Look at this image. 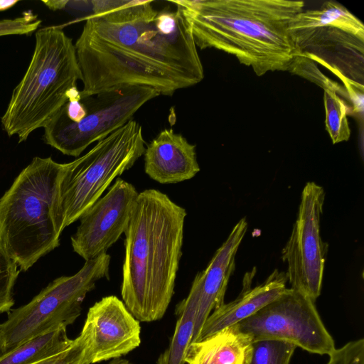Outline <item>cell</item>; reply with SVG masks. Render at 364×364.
Returning <instances> with one entry per match:
<instances>
[{
    "label": "cell",
    "instance_id": "cell-1",
    "mask_svg": "<svg viewBox=\"0 0 364 364\" xmlns=\"http://www.w3.org/2000/svg\"><path fill=\"white\" fill-rule=\"evenodd\" d=\"M90 3L92 12L75 43L81 98L126 86L171 96L203 80V67L180 6L157 11L153 1Z\"/></svg>",
    "mask_w": 364,
    "mask_h": 364
},
{
    "label": "cell",
    "instance_id": "cell-2",
    "mask_svg": "<svg viewBox=\"0 0 364 364\" xmlns=\"http://www.w3.org/2000/svg\"><path fill=\"white\" fill-rule=\"evenodd\" d=\"M189 23L196 47L234 55L262 76L288 71L298 51L289 33L304 2L289 0H173Z\"/></svg>",
    "mask_w": 364,
    "mask_h": 364
},
{
    "label": "cell",
    "instance_id": "cell-3",
    "mask_svg": "<svg viewBox=\"0 0 364 364\" xmlns=\"http://www.w3.org/2000/svg\"><path fill=\"white\" fill-rule=\"evenodd\" d=\"M187 213L156 189L139 193L124 231L121 294L139 321L165 314L174 294Z\"/></svg>",
    "mask_w": 364,
    "mask_h": 364
},
{
    "label": "cell",
    "instance_id": "cell-4",
    "mask_svg": "<svg viewBox=\"0 0 364 364\" xmlns=\"http://www.w3.org/2000/svg\"><path fill=\"white\" fill-rule=\"evenodd\" d=\"M65 166L34 157L0 198V238L20 271L60 245L58 187Z\"/></svg>",
    "mask_w": 364,
    "mask_h": 364
},
{
    "label": "cell",
    "instance_id": "cell-5",
    "mask_svg": "<svg viewBox=\"0 0 364 364\" xmlns=\"http://www.w3.org/2000/svg\"><path fill=\"white\" fill-rule=\"evenodd\" d=\"M28 67L13 90L1 118L9 136L26 141L43 127L68 102L71 88L81 80L75 44L60 26L38 29Z\"/></svg>",
    "mask_w": 364,
    "mask_h": 364
},
{
    "label": "cell",
    "instance_id": "cell-6",
    "mask_svg": "<svg viewBox=\"0 0 364 364\" xmlns=\"http://www.w3.org/2000/svg\"><path fill=\"white\" fill-rule=\"evenodd\" d=\"M142 127L132 119L87 153L66 163L59 182L58 214L63 230L79 220L112 181L144 154Z\"/></svg>",
    "mask_w": 364,
    "mask_h": 364
},
{
    "label": "cell",
    "instance_id": "cell-7",
    "mask_svg": "<svg viewBox=\"0 0 364 364\" xmlns=\"http://www.w3.org/2000/svg\"><path fill=\"white\" fill-rule=\"evenodd\" d=\"M110 260L107 252L87 260L76 274L56 278L28 304L11 309L7 319L0 323V354L35 336L73 323L80 315L87 294L97 281L109 279Z\"/></svg>",
    "mask_w": 364,
    "mask_h": 364
},
{
    "label": "cell",
    "instance_id": "cell-8",
    "mask_svg": "<svg viewBox=\"0 0 364 364\" xmlns=\"http://www.w3.org/2000/svg\"><path fill=\"white\" fill-rule=\"evenodd\" d=\"M159 95L149 87L126 86L81 98L85 117L73 122L62 107L43 127V140L63 154L77 157L91 144L133 119L144 104Z\"/></svg>",
    "mask_w": 364,
    "mask_h": 364
},
{
    "label": "cell",
    "instance_id": "cell-9",
    "mask_svg": "<svg viewBox=\"0 0 364 364\" xmlns=\"http://www.w3.org/2000/svg\"><path fill=\"white\" fill-rule=\"evenodd\" d=\"M234 326L253 341H284L319 355H329L336 349L314 301L292 288H287L275 299Z\"/></svg>",
    "mask_w": 364,
    "mask_h": 364
},
{
    "label": "cell",
    "instance_id": "cell-10",
    "mask_svg": "<svg viewBox=\"0 0 364 364\" xmlns=\"http://www.w3.org/2000/svg\"><path fill=\"white\" fill-rule=\"evenodd\" d=\"M325 199L323 188L308 182L301 193L298 215L282 250L291 288L313 301L320 296L328 244L320 235V218Z\"/></svg>",
    "mask_w": 364,
    "mask_h": 364
},
{
    "label": "cell",
    "instance_id": "cell-11",
    "mask_svg": "<svg viewBox=\"0 0 364 364\" xmlns=\"http://www.w3.org/2000/svg\"><path fill=\"white\" fill-rule=\"evenodd\" d=\"M138 194L132 183L117 178L79 218L80 225L70 237L74 252L85 261L106 253L124 233Z\"/></svg>",
    "mask_w": 364,
    "mask_h": 364
},
{
    "label": "cell",
    "instance_id": "cell-12",
    "mask_svg": "<svg viewBox=\"0 0 364 364\" xmlns=\"http://www.w3.org/2000/svg\"><path fill=\"white\" fill-rule=\"evenodd\" d=\"M289 33L301 54L363 85L364 38L331 26Z\"/></svg>",
    "mask_w": 364,
    "mask_h": 364
},
{
    "label": "cell",
    "instance_id": "cell-13",
    "mask_svg": "<svg viewBox=\"0 0 364 364\" xmlns=\"http://www.w3.org/2000/svg\"><path fill=\"white\" fill-rule=\"evenodd\" d=\"M85 323L91 333L92 363L121 358L141 343L139 321L115 296L91 306Z\"/></svg>",
    "mask_w": 364,
    "mask_h": 364
},
{
    "label": "cell",
    "instance_id": "cell-14",
    "mask_svg": "<svg viewBox=\"0 0 364 364\" xmlns=\"http://www.w3.org/2000/svg\"><path fill=\"white\" fill-rule=\"evenodd\" d=\"M247 230L245 218L233 227L205 269L195 277L190 292L198 301L192 342L197 338L209 315L224 304L225 294L235 267V255Z\"/></svg>",
    "mask_w": 364,
    "mask_h": 364
},
{
    "label": "cell",
    "instance_id": "cell-15",
    "mask_svg": "<svg viewBox=\"0 0 364 364\" xmlns=\"http://www.w3.org/2000/svg\"><path fill=\"white\" fill-rule=\"evenodd\" d=\"M144 156L145 173L162 184L191 179L200 171L196 145L172 129L160 132L146 145Z\"/></svg>",
    "mask_w": 364,
    "mask_h": 364
},
{
    "label": "cell",
    "instance_id": "cell-16",
    "mask_svg": "<svg viewBox=\"0 0 364 364\" xmlns=\"http://www.w3.org/2000/svg\"><path fill=\"white\" fill-rule=\"evenodd\" d=\"M255 274V268L245 274L239 296L228 304L224 303L209 315L194 342L202 341L251 316L287 289L288 279L284 272L275 269L264 282L252 288Z\"/></svg>",
    "mask_w": 364,
    "mask_h": 364
},
{
    "label": "cell",
    "instance_id": "cell-17",
    "mask_svg": "<svg viewBox=\"0 0 364 364\" xmlns=\"http://www.w3.org/2000/svg\"><path fill=\"white\" fill-rule=\"evenodd\" d=\"M252 338L234 325L210 336L191 343L185 357L186 364H248Z\"/></svg>",
    "mask_w": 364,
    "mask_h": 364
},
{
    "label": "cell",
    "instance_id": "cell-18",
    "mask_svg": "<svg viewBox=\"0 0 364 364\" xmlns=\"http://www.w3.org/2000/svg\"><path fill=\"white\" fill-rule=\"evenodd\" d=\"M66 328L60 326L49 331L0 354V364H33L60 353L73 342Z\"/></svg>",
    "mask_w": 364,
    "mask_h": 364
},
{
    "label": "cell",
    "instance_id": "cell-19",
    "mask_svg": "<svg viewBox=\"0 0 364 364\" xmlns=\"http://www.w3.org/2000/svg\"><path fill=\"white\" fill-rule=\"evenodd\" d=\"M331 26L364 38L363 23L343 5L326 1L319 9L302 11L291 21L289 31Z\"/></svg>",
    "mask_w": 364,
    "mask_h": 364
},
{
    "label": "cell",
    "instance_id": "cell-20",
    "mask_svg": "<svg viewBox=\"0 0 364 364\" xmlns=\"http://www.w3.org/2000/svg\"><path fill=\"white\" fill-rule=\"evenodd\" d=\"M198 301L189 291L176 307L177 316L175 330L170 343L161 353L156 364H185V357L194 333Z\"/></svg>",
    "mask_w": 364,
    "mask_h": 364
},
{
    "label": "cell",
    "instance_id": "cell-21",
    "mask_svg": "<svg viewBox=\"0 0 364 364\" xmlns=\"http://www.w3.org/2000/svg\"><path fill=\"white\" fill-rule=\"evenodd\" d=\"M323 91L326 130L333 144L348 141L350 136V129L347 117L346 103L336 91Z\"/></svg>",
    "mask_w": 364,
    "mask_h": 364
},
{
    "label": "cell",
    "instance_id": "cell-22",
    "mask_svg": "<svg viewBox=\"0 0 364 364\" xmlns=\"http://www.w3.org/2000/svg\"><path fill=\"white\" fill-rule=\"evenodd\" d=\"M248 364H289L296 346L275 339L254 341Z\"/></svg>",
    "mask_w": 364,
    "mask_h": 364
},
{
    "label": "cell",
    "instance_id": "cell-23",
    "mask_svg": "<svg viewBox=\"0 0 364 364\" xmlns=\"http://www.w3.org/2000/svg\"><path fill=\"white\" fill-rule=\"evenodd\" d=\"M33 364H92L91 333L84 323L79 336L60 353Z\"/></svg>",
    "mask_w": 364,
    "mask_h": 364
},
{
    "label": "cell",
    "instance_id": "cell-24",
    "mask_svg": "<svg viewBox=\"0 0 364 364\" xmlns=\"http://www.w3.org/2000/svg\"><path fill=\"white\" fill-rule=\"evenodd\" d=\"M0 238V314L9 313L14 305L13 290L20 270Z\"/></svg>",
    "mask_w": 364,
    "mask_h": 364
},
{
    "label": "cell",
    "instance_id": "cell-25",
    "mask_svg": "<svg viewBox=\"0 0 364 364\" xmlns=\"http://www.w3.org/2000/svg\"><path fill=\"white\" fill-rule=\"evenodd\" d=\"M289 72L299 75L321 87L324 90H332L338 94L348 97L346 90L336 82L324 75L316 66L315 62L302 54L296 55L292 60Z\"/></svg>",
    "mask_w": 364,
    "mask_h": 364
},
{
    "label": "cell",
    "instance_id": "cell-26",
    "mask_svg": "<svg viewBox=\"0 0 364 364\" xmlns=\"http://www.w3.org/2000/svg\"><path fill=\"white\" fill-rule=\"evenodd\" d=\"M343 82L346 90L348 97L353 103V112L357 114H362L363 112V85L355 82L343 76L338 71L331 70Z\"/></svg>",
    "mask_w": 364,
    "mask_h": 364
},
{
    "label": "cell",
    "instance_id": "cell-27",
    "mask_svg": "<svg viewBox=\"0 0 364 364\" xmlns=\"http://www.w3.org/2000/svg\"><path fill=\"white\" fill-rule=\"evenodd\" d=\"M63 108L66 117L75 122L81 120L86 114L85 106L81 97L69 99Z\"/></svg>",
    "mask_w": 364,
    "mask_h": 364
},
{
    "label": "cell",
    "instance_id": "cell-28",
    "mask_svg": "<svg viewBox=\"0 0 364 364\" xmlns=\"http://www.w3.org/2000/svg\"><path fill=\"white\" fill-rule=\"evenodd\" d=\"M18 1V0H0V11H4L13 7Z\"/></svg>",
    "mask_w": 364,
    "mask_h": 364
},
{
    "label": "cell",
    "instance_id": "cell-29",
    "mask_svg": "<svg viewBox=\"0 0 364 364\" xmlns=\"http://www.w3.org/2000/svg\"><path fill=\"white\" fill-rule=\"evenodd\" d=\"M108 364H132L129 360L121 358L112 359Z\"/></svg>",
    "mask_w": 364,
    "mask_h": 364
}]
</instances>
